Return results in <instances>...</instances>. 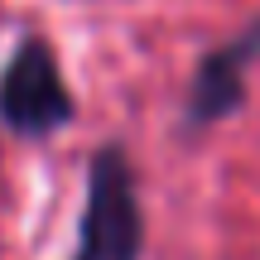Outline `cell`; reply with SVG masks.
Returning a JSON list of instances; mask_svg holds the SVG:
<instances>
[{
  "instance_id": "cell-1",
  "label": "cell",
  "mask_w": 260,
  "mask_h": 260,
  "mask_svg": "<svg viewBox=\"0 0 260 260\" xmlns=\"http://www.w3.org/2000/svg\"><path fill=\"white\" fill-rule=\"evenodd\" d=\"M140 246H145V212L130 154L121 145H102L87 169L73 260H140Z\"/></svg>"
},
{
  "instance_id": "cell-3",
  "label": "cell",
  "mask_w": 260,
  "mask_h": 260,
  "mask_svg": "<svg viewBox=\"0 0 260 260\" xmlns=\"http://www.w3.org/2000/svg\"><path fill=\"white\" fill-rule=\"evenodd\" d=\"M255 53H260V24L198 63L193 87H188V125H212V121H222L226 111L241 106V96H246V63H251Z\"/></svg>"
},
{
  "instance_id": "cell-2",
  "label": "cell",
  "mask_w": 260,
  "mask_h": 260,
  "mask_svg": "<svg viewBox=\"0 0 260 260\" xmlns=\"http://www.w3.org/2000/svg\"><path fill=\"white\" fill-rule=\"evenodd\" d=\"M77 102L63 82L58 53L48 48V39L29 34L0 68V125L15 130L24 140L53 135L73 121Z\"/></svg>"
}]
</instances>
